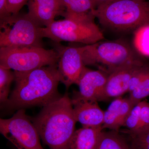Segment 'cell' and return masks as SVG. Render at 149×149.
Masks as SVG:
<instances>
[{
    "label": "cell",
    "mask_w": 149,
    "mask_h": 149,
    "mask_svg": "<svg viewBox=\"0 0 149 149\" xmlns=\"http://www.w3.org/2000/svg\"><path fill=\"white\" fill-rule=\"evenodd\" d=\"M15 87L8 101L1 106L9 110L44 107L61 96L57 64L25 72L14 71Z\"/></svg>",
    "instance_id": "cell-1"
},
{
    "label": "cell",
    "mask_w": 149,
    "mask_h": 149,
    "mask_svg": "<svg viewBox=\"0 0 149 149\" xmlns=\"http://www.w3.org/2000/svg\"><path fill=\"white\" fill-rule=\"evenodd\" d=\"M31 119L43 143L50 149H69L77 122L71 99L67 95L43 107Z\"/></svg>",
    "instance_id": "cell-2"
},
{
    "label": "cell",
    "mask_w": 149,
    "mask_h": 149,
    "mask_svg": "<svg viewBox=\"0 0 149 149\" xmlns=\"http://www.w3.org/2000/svg\"><path fill=\"white\" fill-rule=\"evenodd\" d=\"M92 13L105 27L118 31L135 30L149 23V1L110 0Z\"/></svg>",
    "instance_id": "cell-3"
},
{
    "label": "cell",
    "mask_w": 149,
    "mask_h": 149,
    "mask_svg": "<svg viewBox=\"0 0 149 149\" xmlns=\"http://www.w3.org/2000/svg\"><path fill=\"white\" fill-rule=\"evenodd\" d=\"M62 20L54 21L49 26L42 27L43 38L56 43L63 41L91 45L102 41L104 36L95 23L92 12L85 14H65Z\"/></svg>",
    "instance_id": "cell-4"
},
{
    "label": "cell",
    "mask_w": 149,
    "mask_h": 149,
    "mask_svg": "<svg viewBox=\"0 0 149 149\" xmlns=\"http://www.w3.org/2000/svg\"><path fill=\"white\" fill-rule=\"evenodd\" d=\"M83 58L85 65H97L108 74L121 65L145 58L122 40L86 45Z\"/></svg>",
    "instance_id": "cell-5"
},
{
    "label": "cell",
    "mask_w": 149,
    "mask_h": 149,
    "mask_svg": "<svg viewBox=\"0 0 149 149\" xmlns=\"http://www.w3.org/2000/svg\"><path fill=\"white\" fill-rule=\"evenodd\" d=\"M0 21V48L42 47V27L27 13L9 15Z\"/></svg>",
    "instance_id": "cell-6"
},
{
    "label": "cell",
    "mask_w": 149,
    "mask_h": 149,
    "mask_svg": "<svg viewBox=\"0 0 149 149\" xmlns=\"http://www.w3.org/2000/svg\"><path fill=\"white\" fill-rule=\"evenodd\" d=\"M58 54L55 49L42 47L0 48V66L17 72H25L57 64Z\"/></svg>",
    "instance_id": "cell-7"
},
{
    "label": "cell",
    "mask_w": 149,
    "mask_h": 149,
    "mask_svg": "<svg viewBox=\"0 0 149 149\" xmlns=\"http://www.w3.org/2000/svg\"><path fill=\"white\" fill-rule=\"evenodd\" d=\"M0 132L17 149H44L40 135L24 109L8 119H0Z\"/></svg>",
    "instance_id": "cell-8"
},
{
    "label": "cell",
    "mask_w": 149,
    "mask_h": 149,
    "mask_svg": "<svg viewBox=\"0 0 149 149\" xmlns=\"http://www.w3.org/2000/svg\"><path fill=\"white\" fill-rule=\"evenodd\" d=\"M85 48L86 45L65 47L59 45L58 43L56 46L55 49L58 54L57 67L61 82L67 88L78 83L85 67L83 58Z\"/></svg>",
    "instance_id": "cell-9"
},
{
    "label": "cell",
    "mask_w": 149,
    "mask_h": 149,
    "mask_svg": "<svg viewBox=\"0 0 149 149\" xmlns=\"http://www.w3.org/2000/svg\"><path fill=\"white\" fill-rule=\"evenodd\" d=\"M108 75L107 72L101 70H92L85 66L77 84L79 91L74 97L84 100L105 101Z\"/></svg>",
    "instance_id": "cell-10"
},
{
    "label": "cell",
    "mask_w": 149,
    "mask_h": 149,
    "mask_svg": "<svg viewBox=\"0 0 149 149\" xmlns=\"http://www.w3.org/2000/svg\"><path fill=\"white\" fill-rule=\"evenodd\" d=\"M146 61L145 58L118 67L108 75L105 89V101L121 97L128 92L130 79L136 69Z\"/></svg>",
    "instance_id": "cell-11"
},
{
    "label": "cell",
    "mask_w": 149,
    "mask_h": 149,
    "mask_svg": "<svg viewBox=\"0 0 149 149\" xmlns=\"http://www.w3.org/2000/svg\"><path fill=\"white\" fill-rule=\"evenodd\" d=\"M27 14L42 27L49 26L56 17L63 16L65 8L61 0H29Z\"/></svg>",
    "instance_id": "cell-12"
},
{
    "label": "cell",
    "mask_w": 149,
    "mask_h": 149,
    "mask_svg": "<svg viewBox=\"0 0 149 149\" xmlns=\"http://www.w3.org/2000/svg\"><path fill=\"white\" fill-rule=\"evenodd\" d=\"M73 113L77 122L85 127H101L103 124L104 111L97 102L84 100L76 97L71 99Z\"/></svg>",
    "instance_id": "cell-13"
},
{
    "label": "cell",
    "mask_w": 149,
    "mask_h": 149,
    "mask_svg": "<svg viewBox=\"0 0 149 149\" xmlns=\"http://www.w3.org/2000/svg\"><path fill=\"white\" fill-rule=\"evenodd\" d=\"M101 127H85L75 130L70 143L69 149H95L102 132Z\"/></svg>",
    "instance_id": "cell-14"
},
{
    "label": "cell",
    "mask_w": 149,
    "mask_h": 149,
    "mask_svg": "<svg viewBox=\"0 0 149 149\" xmlns=\"http://www.w3.org/2000/svg\"><path fill=\"white\" fill-rule=\"evenodd\" d=\"M95 149H134L129 140L118 131L103 130Z\"/></svg>",
    "instance_id": "cell-15"
},
{
    "label": "cell",
    "mask_w": 149,
    "mask_h": 149,
    "mask_svg": "<svg viewBox=\"0 0 149 149\" xmlns=\"http://www.w3.org/2000/svg\"><path fill=\"white\" fill-rule=\"evenodd\" d=\"M133 47L139 54L149 58V23L144 24L134 30Z\"/></svg>",
    "instance_id": "cell-16"
},
{
    "label": "cell",
    "mask_w": 149,
    "mask_h": 149,
    "mask_svg": "<svg viewBox=\"0 0 149 149\" xmlns=\"http://www.w3.org/2000/svg\"><path fill=\"white\" fill-rule=\"evenodd\" d=\"M123 99L122 97L116 98L111 102L107 110L104 111L103 129L108 128L119 132L120 129L118 125L119 109Z\"/></svg>",
    "instance_id": "cell-17"
},
{
    "label": "cell",
    "mask_w": 149,
    "mask_h": 149,
    "mask_svg": "<svg viewBox=\"0 0 149 149\" xmlns=\"http://www.w3.org/2000/svg\"><path fill=\"white\" fill-rule=\"evenodd\" d=\"M61 1L65 8L63 15L64 14H85L90 13L96 9L95 6L92 0Z\"/></svg>",
    "instance_id": "cell-18"
},
{
    "label": "cell",
    "mask_w": 149,
    "mask_h": 149,
    "mask_svg": "<svg viewBox=\"0 0 149 149\" xmlns=\"http://www.w3.org/2000/svg\"><path fill=\"white\" fill-rule=\"evenodd\" d=\"M14 80V72L0 66V102L2 105L8 100L10 85Z\"/></svg>",
    "instance_id": "cell-19"
},
{
    "label": "cell",
    "mask_w": 149,
    "mask_h": 149,
    "mask_svg": "<svg viewBox=\"0 0 149 149\" xmlns=\"http://www.w3.org/2000/svg\"><path fill=\"white\" fill-rule=\"evenodd\" d=\"M142 105L143 101L134 106L126 118L123 125L127 128V130L124 132L126 134L134 133L137 129L139 125Z\"/></svg>",
    "instance_id": "cell-20"
},
{
    "label": "cell",
    "mask_w": 149,
    "mask_h": 149,
    "mask_svg": "<svg viewBox=\"0 0 149 149\" xmlns=\"http://www.w3.org/2000/svg\"><path fill=\"white\" fill-rule=\"evenodd\" d=\"M149 97V73L135 91L130 93L128 97L134 105Z\"/></svg>",
    "instance_id": "cell-21"
},
{
    "label": "cell",
    "mask_w": 149,
    "mask_h": 149,
    "mask_svg": "<svg viewBox=\"0 0 149 149\" xmlns=\"http://www.w3.org/2000/svg\"><path fill=\"white\" fill-rule=\"evenodd\" d=\"M149 130V102L146 100L143 101L139 125L136 131L127 135H139Z\"/></svg>",
    "instance_id": "cell-22"
},
{
    "label": "cell",
    "mask_w": 149,
    "mask_h": 149,
    "mask_svg": "<svg viewBox=\"0 0 149 149\" xmlns=\"http://www.w3.org/2000/svg\"><path fill=\"white\" fill-rule=\"evenodd\" d=\"M134 149H149V130L139 135H128Z\"/></svg>",
    "instance_id": "cell-23"
},
{
    "label": "cell",
    "mask_w": 149,
    "mask_h": 149,
    "mask_svg": "<svg viewBox=\"0 0 149 149\" xmlns=\"http://www.w3.org/2000/svg\"><path fill=\"white\" fill-rule=\"evenodd\" d=\"M29 0H7V10L9 15L19 13L22 8L27 4Z\"/></svg>",
    "instance_id": "cell-24"
},
{
    "label": "cell",
    "mask_w": 149,
    "mask_h": 149,
    "mask_svg": "<svg viewBox=\"0 0 149 149\" xmlns=\"http://www.w3.org/2000/svg\"><path fill=\"white\" fill-rule=\"evenodd\" d=\"M7 0H0V19L8 16Z\"/></svg>",
    "instance_id": "cell-25"
},
{
    "label": "cell",
    "mask_w": 149,
    "mask_h": 149,
    "mask_svg": "<svg viewBox=\"0 0 149 149\" xmlns=\"http://www.w3.org/2000/svg\"><path fill=\"white\" fill-rule=\"evenodd\" d=\"M96 8L104 4L109 1L110 0H92Z\"/></svg>",
    "instance_id": "cell-26"
},
{
    "label": "cell",
    "mask_w": 149,
    "mask_h": 149,
    "mask_svg": "<svg viewBox=\"0 0 149 149\" xmlns=\"http://www.w3.org/2000/svg\"><path fill=\"white\" fill-rule=\"evenodd\" d=\"M134 1H146V0H134Z\"/></svg>",
    "instance_id": "cell-27"
}]
</instances>
